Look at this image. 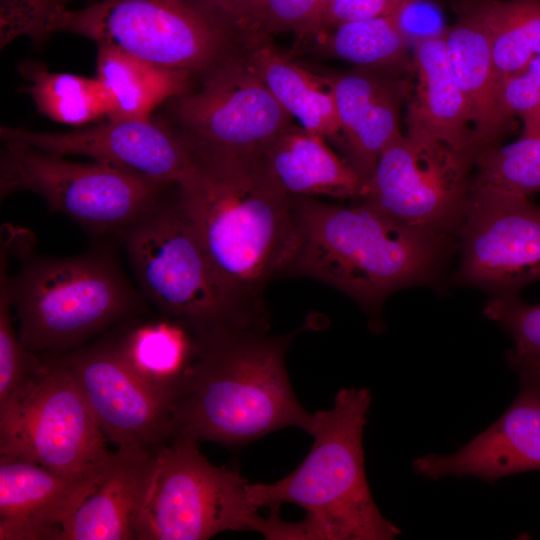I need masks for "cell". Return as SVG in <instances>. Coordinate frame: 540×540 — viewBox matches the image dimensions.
Returning a JSON list of instances; mask_svg holds the SVG:
<instances>
[{"mask_svg": "<svg viewBox=\"0 0 540 540\" xmlns=\"http://www.w3.org/2000/svg\"><path fill=\"white\" fill-rule=\"evenodd\" d=\"M483 314L509 332L514 342L512 354L540 361V304H528L519 295L492 296Z\"/></svg>", "mask_w": 540, "mask_h": 540, "instance_id": "31", "label": "cell"}, {"mask_svg": "<svg viewBox=\"0 0 540 540\" xmlns=\"http://www.w3.org/2000/svg\"><path fill=\"white\" fill-rule=\"evenodd\" d=\"M20 238L15 251L9 241L20 266L6 274V287L18 336L30 351L45 356L74 350L146 309L147 300L127 280L109 245L49 257L33 252L27 231Z\"/></svg>", "mask_w": 540, "mask_h": 540, "instance_id": "5", "label": "cell"}, {"mask_svg": "<svg viewBox=\"0 0 540 540\" xmlns=\"http://www.w3.org/2000/svg\"><path fill=\"white\" fill-rule=\"evenodd\" d=\"M506 357L509 366L516 372L526 371L540 378V361L519 358L510 351L507 352Z\"/></svg>", "mask_w": 540, "mask_h": 540, "instance_id": "37", "label": "cell"}, {"mask_svg": "<svg viewBox=\"0 0 540 540\" xmlns=\"http://www.w3.org/2000/svg\"><path fill=\"white\" fill-rule=\"evenodd\" d=\"M444 37L451 70L468 105L478 154L498 146L512 121L500 105L489 39L475 9L446 29Z\"/></svg>", "mask_w": 540, "mask_h": 540, "instance_id": "20", "label": "cell"}, {"mask_svg": "<svg viewBox=\"0 0 540 540\" xmlns=\"http://www.w3.org/2000/svg\"><path fill=\"white\" fill-rule=\"evenodd\" d=\"M45 356L69 369L106 438L118 447H156L171 437L175 402L136 373L111 339Z\"/></svg>", "mask_w": 540, "mask_h": 540, "instance_id": "14", "label": "cell"}, {"mask_svg": "<svg viewBox=\"0 0 540 540\" xmlns=\"http://www.w3.org/2000/svg\"><path fill=\"white\" fill-rule=\"evenodd\" d=\"M196 91L170 100L190 154L258 157L293 117L280 105L237 49L202 75Z\"/></svg>", "mask_w": 540, "mask_h": 540, "instance_id": "12", "label": "cell"}, {"mask_svg": "<svg viewBox=\"0 0 540 540\" xmlns=\"http://www.w3.org/2000/svg\"><path fill=\"white\" fill-rule=\"evenodd\" d=\"M320 0H262L257 34L292 31L298 40H308L313 29Z\"/></svg>", "mask_w": 540, "mask_h": 540, "instance_id": "32", "label": "cell"}, {"mask_svg": "<svg viewBox=\"0 0 540 540\" xmlns=\"http://www.w3.org/2000/svg\"><path fill=\"white\" fill-rule=\"evenodd\" d=\"M514 142L479 152L470 190L529 197L540 192V111L522 117Z\"/></svg>", "mask_w": 540, "mask_h": 540, "instance_id": "28", "label": "cell"}, {"mask_svg": "<svg viewBox=\"0 0 540 540\" xmlns=\"http://www.w3.org/2000/svg\"><path fill=\"white\" fill-rule=\"evenodd\" d=\"M475 156L407 122L381 153L360 200L410 226L459 239Z\"/></svg>", "mask_w": 540, "mask_h": 540, "instance_id": "11", "label": "cell"}, {"mask_svg": "<svg viewBox=\"0 0 540 540\" xmlns=\"http://www.w3.org/2000/svg\"><path fill=\"white\" fill-rule=\"evenodd\" d=\"M76 34L117 46L159 67L205 74L234 52L235 26L206 0H96L57 9L44 35Z\"/></svg>", "mask_w": 540, "mask_h": 540, "instance_id": "7", "label": "cell"}, {"mask_svg": "<svg viewBox=\"0 0 540 540\" xmlns=\"http://www.w3.org/2000/svg\"><path fill=\"white\" fill-rule=\"evenodd\" d=\"M455 281L514 296L540 280V205L529 197L470 190Z\"/></svg>", "mask_w": 540, "mask_h": 540, "instance_id": "13", "label": "cell"}, {"mask_svg": "<svg viewBox=\"0 0 540 540\" xmlns=\"http://www.w3.org/2000/svg\"><path fill=\"white\" fill-rule=\"evenodd\" d=\"M2 143L1 199L33 192L51 211L94 235L119 238L172 186L108 162H75L25 144Z\"/></svg>", "mask_w": 540, "mask_h": 540, "instance_id": "9", "label": "cell"}, {"mask_svg": "<svg viewBox=\"0 0 540 540\" xmlns=\"http://www.w3.org/2000/svg\"><path fill=\"white\" fill-rule=\"evenodd\" d=\"M517 373L519 393L495 423L452 454L417 457L414 472L434 481L473 476L494 482L540 470V378L526 371Z\"/></svg>", "mask_w": 540, "mask_h": 540, "instance_id": "16", "label": "cell"}, {"mask_svg": "<svg viewBox=\"0 0 540 540\" xmlns=\"http://www.w3.org/2000/svg\"><path fill=\"white\" fill-rule=\"evenodd\" d=\"M334 1L335 0H320L316 20H315L309 39L314 37L322 17L324 16V14L328 10V8L333 4Z\"/></svg>", "mask_w": 540, "mask_h": 540, "instance_id": "38", "label": "cell"}, {"mask_svg": "<svg viewBox=\"0 0 540 540\" xmlns=\"http://www.w3.org/2000/svg\"><path fill=\"white\" fill-rule=\"evenodd\" d=\"M103 472L74 478L0 455V540H58L60 527L96 488Z\"/></svg>", "mask_w": 540, "mask_h": 540, "instance_id": "18", "label": "cell"}, {"mask_svg": "<svg viewBox=\"0 0 540 540\" xmlns=\"http://www.w3.org/2000/svg\"><path fill=\"white\" fill-rule=\"evenodd\" d=\"M413 67L415 97L407 122L476 158L470 112L449 64L444 32L416 41Z\"/></svg>", "mask_w": 540, "mask_h": 540, "instance_id": "22", "label": "cell"}, {"mask_svg": "<svg viewBox=\"0 0 540 540\" xmlns=\"http://www.w3.org/2000/svg\"><path fill=\"white\" fill-rule=\"evenodd\" d=\"M499 100L510 119L540 110V55L518 73L500 81Z\"/></svg>", "mask_w": 540, "mask_h": 540, "instance_id": "34", "label": "cell"}, {"mask_svg": "<svg viewBox=\"0 0 540 540\" xmlns=\"http://www.w3.org/2000/svg\"><path fill=\"white\" fill-rule=\"evenodd\" d=\"M97 47L96 78L108 119H148L159 105L191 90L187 72L159 67L111 44Z\"/></svg>", "mask_w": 540, "mask_h": 540, "instance_id": "25", "label": "cell"}, {"mask_svg": "<svg viewBox=\"0 0 540 540\" xmlns=\"http://www.w3.org/2000/svg\"><path fill=\"white\" fill-rule=\"evenodd\" d=\"M119 238L141 294L160 315L195 332L223 325L254 326L227 298L178 184L170 186Z\"/></svg>", "mask_w": 540, "mask_h": 540, "instance_id": "8", "label": "cell"}, {"mask_svg": "<svg viewBox=\"0 0 540 540\" xmlns=\"http://www.w3.org/2000/svg\"><path fill=\"white\" fill-rule=\"evenodd\" d=\"M267 330L223 325L192 331L196 353L173 409V433L225 445L289 426L309 433L314 415L296 398L285 366L291 336Z\"/></svg>", "mask_w": 540, "mask_h": 540, "instance_id": "2", "label": "cell"}, {"mask_svg": "<svg viewBox=\"0 0 540 540\" xmlns=\"http://www.w3.org/2000/svg\"><path fill=\"white\" fill-rule=\"evenodd\" d=\"M366 388L339 391L331 409L314 413L313 446L304 461L274 483L249 484L257 508L296 504L307 515L296 539L391 540L401 530L375 504L364 467L363 430L371 405Z\"/></svg>", "mask_w": 540, "mask_h": 540, "instance_id": "4", "label": "cell"}, {"mask_svg": "<svg viewBox=\"0 0 540 540\" xmlns=\"http://www.w3.org/2000/svg\"><path fill=\"white\" fill-rule=\"evenodd\" d=\"M474 9L487 33L499 81L540 55V0H484Z\"/></svg>", "mask_w": 540, "mask_h": 540, "instance_id": "27", "label": "cell"}, {"mask_svg": "<svg viewBox=\"0 0 540 540\" xmlns=\"http://www.w3.org/2000/svg\"><path fill=\"white\" fill-rule=\"evenodd\" d=\"M63 0H1V44L19 35L43 38L48 18Z\"/></svg>", "mask_w": 540, "mask_h": 540, "instance_id": "33", "label": "cell"}, {"mask_svg": "<svg viewBox=\"0 0 540 540\" xmlns=\"http://www.w3.org/2000/svg\"><path fill=\"white\" fill-rule=\"evenodd\" d=\"M248 487L238 471L211 464L196 438L173 433L154 449L135 539L205 540L227 530L283 539L287 522L276 511L259 515Z\"/></svg>", "mask_w": 540, "mask_h": 540, "instance_id": "6", "label": "cell"}, {"mask_svg": "<svg viewBox=\"0 0 540 540\" xmlns=\"http://www.w3.org/2000/svg\"><path fill=\"white\" fill-rule=\"evenodd\" d=\"M27 393L0 410V455L24 459L55 473L100 475L112 452L69 369L53 356Z\"/></svg>", "mask_w": 540, "mask_h": 540, "instance_id": "10", "label": "cell"}, {"mask_svg": "<svg viewBox=\"0 0 540 540\" xmlns=\"http://www.w3.org/2000/svg\"><path fill=\"white\" fill-rule=\"evenodd\" d=\"M264 163L278 186L296 197L360 199L366 182L321 135L294 123L268 146Z\"/></svg>", "mask_w": 540, "mask_h": 540, "instance_id": "21", "label": "cell"}, {"mask_svg": "<svg viewBox=\"0 0 540 540\" xmlns=\"http://www.w3.org/2000/svg\"><path fill=\"white\" fill-rule=\"evenodd\" d=\"M2 142L25 144L57 156L83 155L131 169L166 185L183 182L192 170L190 151L169 124L148 119H108L67 132H37L1 126Z\"/></svg>", "mask_w": 540, "mask_h": 540, "instance_id": "15", "label": "cell"}, {"mask_svg": "<svg viewBox=\"0 0 540 540\" xmlns=\"http://www.w3.org/2000/svg\"><path fill=\"white\" fill-rule=\"evenodd\" d=\"M155 447H118L96 488L60 527L58 540H130Z\"/></svg>", "mask_w": 540, "mask_h": 540, "instance_id": "19", "label": "cell"}, {"mask_svg": "<svg viewBox=\"0 0 540 540\" xmlns=\"http://www.w3.org/2000/svg\"><path fill=\"white\" fill-rule=\"evenodd\" d=\"M237 29L240 37L257 33V19L262 0H206Z\"/></svg>", "mask_w": 540, "mask_h": 540, "instance_id": "36", "label": "cell"}, {"mask_svg": "<svg viewBox=\"0 0 540 540\" xmlns=\"http://www.w3.org/2000/svg\"><path fill=\"white\" fill-rule=\"evenodd\" d=\"M8 255L0 254V410L13 404L33 386L44 369L42 357L20 340L12 319L6 287Z\"/></svg>", "mask_w": 540, "mask_h": 540, "instance_id": "30", "label": "cell"}, {"mask_svg": "<svg viewBox=\"0 0 540 540\" xmlns=\"http://www.w3.org/2000/svg\"><path fill=\"white\" fill-rule=\"evenodd\" d=\"M20 71L36 108L49 119L83 125L106 116V96L96 77L50 72L36 62L22 64Z\"/></svg>", "mask_w": 540, "mask_h": 540, "instance_id": "29", "label": "cell"}, {"mask_svg": "<svg viewBox=\"0 0 540 540\" xmlns=\"http://www.w3.org/2000/svg\"><path fill=\"white\" fill-rule=\"evenodd\" d=\"M314 38L318 53L358 67L393 72L406 61L408 39L397 14L342 22Z\"/></svg>", "mask_w": 540, "mask_h": 540, "instance_id": "26", "label": "cell"}, {"mask_svg": "<svg viewBox=\"0 0 540 540\" xmlns=\"http://www.w3.org/2000/svg\"><path fill=\"white\" fill-rule=\"evenodd\" d=\"M315 72L335 101L343 158L367 182L383 150L402 135L400 109L405 84L393 72L382 69Z\"/></svg>", "mask_w": 540, "mask_h": 540, "instance_id": "17", "label": "cell"}, {"mask_svg": "<svg viewBox=\"0 0 540 540\" xmlns=\"http://www.w3.org/2000/svg\"><path fill=\"white\" fill-rule=\"evenodd\" d=\"M240 52L280 105L302 127L336 145L340 125L333 95L322 78L283 55L267 35L240 38Z\"/></svg>", "mask_w": 540, "mask_h": 540, "instance_id": "23", "label": "cell"}, {"mask_svg": "<svg viewBox=\"0 0 540 540\" xmlns=\"http://www.w3.org/2000/svg\"><path fill=\"white\" fill-rule=\"evenodd\" d=\"M418 0H335L322 17L314 37L339 23L400 13ZM313 37V38H314Z\"/></svg>", "mask_w": 540, "mask_h": 540, "instance_id": "35", "label": "cell"}, {"mask_svg": "<svg viewBox=\"0 0 540 540\" xmlns=\"http://www.w3.org/2000/svg\"><path fill=\"white\" fill-rule=\"evenodd\" d=\"M127 320L112 338L125 361L144 380L176 402L184 394L196 353L192 330L179 320L161 318Z\"/></svg>", "mask_w": 540, "mask_h": 540, "instance_id": "24", "label": "cell"}, {"mask_svg": "<svg viewBox=\"0 0 540 540\" xmlns=\"http://www.w3.org/2000/svg\"><path fill=\"white\" fill-rule=\"evenodd\" d=\"M180 193L218 280L250 324L268 326L266 284L289 274L298 245L294 197L258 157L192 156Z\"/></svg>", "mask_w": 540, "mask_h": 540, "instance_id": "1", "label": "cell"}, {"mask_svg": "<svg viewBox=\"0 0 540 540\" xmlns=\"http://www.w3.org/2000/svg\"><path fill=\"white\" fill-rule=\"evenodd\" d=\"M293 197L298 245L289 274L348 295L372 317L374 329L384 300L433 282L459 240L401 223L360 200L342 205Z\"/></svg>", "mask_w": 540, "mask_h": 540, "instance_id": "3", "label": "cell"}]
</instances>
